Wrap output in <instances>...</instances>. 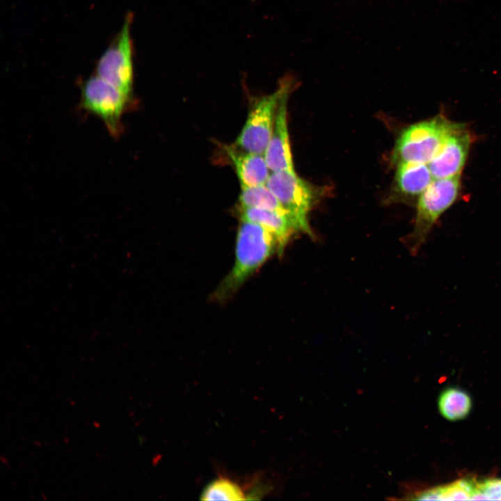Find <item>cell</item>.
Masks as SVG:
<instances>
[{
  "label": "cell",
  "mask_w": 501,
  "mask_h": 501,
  "mask_svg": "<svg viewBox=\"0 0 501 501\" xmlns=\"http://www.w3.org/2000/svg\"><path fill=\"white\" fill-rule=\"evenodd\" d=\"M241 187L240 207L267 209L287 214L266 184Z\"/></svg>",
  "instance_id": "cell-14"
},
{
  "label": "cell",
  "mask_w": 501,
  "mask_h": 501,
  "mask_svg": "<svg viewBox=\"0 0 501 501\" xmlns=\"http://www.w3.org/2000/svg\"><path fill=\"white\" fill-rule=\"evenodd\" d=\"M459 122L442 115L413 124L398 138L393 154L394 160L427 164L434 158L447 136Z\"/></svg>",
  "instance_id": "cell-3"
},
{
  "label": "cell",
  "mask_w": 501,
  "mask_h": 501,
  "mask_svg": "<svg viewBox=\"0 0 501 501\" xmlns=\"http://www.w3.org/2000/svg\"><path fill=\"white\" fill-rule=\"evenodd\" d=\"M288 214L298 231L313 237L308 216L314 200L311 186L295 170L271 172L266 183Z\"/></svg>",
  "instance_id": "cell-7"
},
{
  "label": "cell",
  "mask_w": 501,
  "mask_h": 501,
  "mask_svg": "<svg viewBox=\"0 0 501 501\" xmlns=\"http://www.w3.org/2000/svg\"><path fill=\"white\" fill-rule=\"evenodd\" d=\"M292 87L282 95L278 105L272 134L264 152L271 172L294 171L287 126V100Z\"/></svg>",
  "instance_id": "cell-9"
},
{
  "label": "cell",
  "mask_w": 501,
  "mask_h": 501,
  "mask_svg": "<svg viewBox=\"0 0 501 501\" xmlns=\"http://www.w3.org/2000/svg\"><path fill=\"white\" fill-rule=\"evenodd\" d=\"M239 212L241 221L259 224L275 237L280 255L283 253L292 235L298 231L286 213L253 207H240Z\"/></svg>",
  "instance_id": "cell-10"
},
{
  "label": "cell",
  "mask_w": 501,
  "mask_h": 501,
  "mask_svg": "<svg viewBox=\"0 0 501 501\" xmlns=\"http://www.w3.org/2000/svg\"><path fill=\"white\" fill-rule=\"evenodd\" d=\"M245 494L239 484L224 477L208 484L200 495L202 500H244Z\"/></svg>",
  "instance_id": "cell-15"
},
{
  "label": "cell",
  "mask_w": 501,
  "mask_h": 501,
  "mask_svg": "<svg viewBox=\"0 0 501 501\" xmlns=\"http://www.w3.org/2000/svg\"><path fill=\"white\" fill-rule=\"evenodd\" d=\"M470 143V136L465 125L459 123L428 163L433 178L441 179L461 175Z\"/></svg>",
  "instance_id": "cell-8"
},
{
  "label": "cell",
  "mask_w": 501,
  "mask_h": 501,
  "mask_svg": "<svg viewBox=\"0 0 501 501\" xmlns=\"http://www.w3.org/2000/svg\"><path fill=\"white\" fill-rule=\"evenodd\" d=\"M132 15L128 13L122 26L98 60L95 72L127 96L134 98V49L131 37Z\"/></svg>",
  "instance_id": "cell-6"
},
{
  "label": "cell",
  "mask_w": 501,
  "mask_h": 501,
  "mask_svg": "<svg viewBox=\"0 0 501 501\" xmlns=\"http://www.w3.org/2000/svg\"><path fill=\"white\" fill-rule=\"evenodd\" d=\"M472 483L471 500H501V479L477 480L472 477Z\"/></svg>",
  "instance_id": "cell-16"
},
{
  "label": "cell",
  "mask_w": 501,
  "mask_h": 501,
  "mask_svg": "<svg viewBox=\"0 0 501 501\" xmlns=\"http://www.w3.org/2000/svg\"><path fill=\"white\" fill-rule=\"evenodd\" d=\"M461 188V175L434 179L418 197L412 232L404 239L411 254H416L438 218L455 202Z\"/></svg>",
  "instance_id": "cell-2"
},
{
  "label": "cell",
  "mask_w": 501,
  "mask_h": 501,
  "mask_svg": "<svg viewBox=\"0 0 501 501\" xmlns=\"http://www.w3.org/2000/svg\"><path fill=\"white\" fill-rule=\"evenodd\" d=\"M234 167L241 186H253L266 184L271 174L264 154L240 152L233 148L225 149Z\"/></svg>",
  "instance_id": "cell-11"
},
{
  "label": "cell",
  "mask_w": 501,
  "mask_h": 501,
  "mask_svg": "<svg viewBox=\"0 0 501 501\" xmlns=\"http://www.w3.org/2000/svg\"><path fill=\"white\" fill-rule=\"evenodd\" d=\"M275 237L259 224L241 221L235 244L234 265L212 294L223 301L231 297L276 251Z\"/></svg>",
  "instance_id": "cell-1"
},
{
  "label": "cell",
  "mask_w": 501,
  "mask_h": 501,
  "mask_svg": "<svg viewBox=\"0 0 501 501\" xmlns=\"http://www.w3.org/2000/svg\"><path fill=\"white\" fill-rule=\"evenodd\" d=\"M433 180L427 164L406 161L397 163L396 189L406 197H419Z\"/></svg>",
  "instance_id": "cell-12"
},
{
  "label": "cell",
  "mask_w": 501,
  "mask_h": 501,
  "mask_svg": "<svg viewBox=\"0 0 501 501\" xmlns=\"http://www.w3.org/2000/svg\"><path fill=\"white\" fill-rule=\"evenodd\" d=\"M129 97L97 74L86 79L81 85L82 109L98 117L114 138H119L124 129L122 116L133 104Z\"/></svg>",
  "instance_id": "cell-4"
},
{
  "label": "cell",
  "mask_w": 501,
  "mask_h": 501,
  "mask_svg": "<svg viewBox=\"0 0 501 501\" xmlns=\"http://www.w3.org/2000/svg\"><path fill=\"white\" fill-rule=\"evenodd\" d=\"M293 84L294 78L290 75L286 76L273 93L264 95L255 101L235 141L234 145L237 148L244 152L264 154L272 134L280 100Z\"/></svg>",
  "instance_id": "cell-5"
},
{
  "label": "cell",
  "mask_w": 501,
  "mask_h": 501,
  "mask_svg": "<svg viewBox=\"0 0 501 501\" xmlns=\"http://www.w3.org/2000/svg\"><path fill=\"white\" fill-rule=\"evenodd\" d=\"M438 406L444 418L450 421H458L469 415L472 401L466 391L456 387H450L440 392Z\"/></svg>",
  "instance_id": "cell-13"
}]
</instances>
